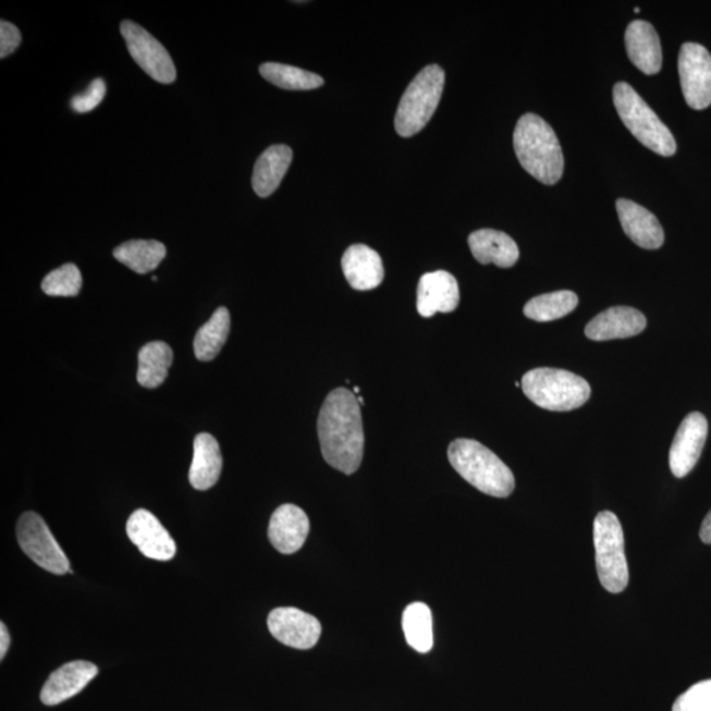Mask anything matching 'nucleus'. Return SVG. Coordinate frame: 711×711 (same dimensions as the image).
<instances>
[{"instance_id":"2","label":"nucleus","mask_w":711,"mask_h":711,"mask_svg":"<svg viewBox=\"0 0 711 711\" xmlns=\"http://www.w3.org/2000/svg\"><path fill=\"white\" fill-rule=\"evenodd\" d=\"M514 149L522 168L544 185H555L564 172V156L551 125L535 113L519 119Z\"/></svg>"},{"instance_id":"17","label":"nucleus","mask_w":711,"mask_h":711,"mask_svg":"<svg viewBox=\"0 0 711 711\" xmlns=\"http://www.w3.org/2000/svg\"><path fill=\"white\" fill-rule=\"evenodd\" d=\"M647 327V319L637 308L616 306L599 314L585 327V335L594 342L637 336Z\"/></svg>"},{"instance_id":"6","label":"nucleus","mask_w":711,"mask_h":711,"mask_svg":"<svg viewBox=\"0 0 711 711\" xmlns=\"http://www.w3.org/2000/svg\"><path fill=\"white\" fill-rule=\"evenodd\" d=\"M444 81V71L438 65L426 66L413 79L396 109V134L410 137L429 124L442 98Z\"/></svg>"},{"instance_id":"30","label":"nucleus","mask_w":711,"mask_h":711,"mask_svg":"<svg viewBox=\"0 0 711 711\" xmlns=\"http://www.w3.org/2000/svg\"><path fill=\"white\" fill-rule=\"evenodd\" d=\"M82 287V274L74 263H65L42 280V292L50 297H75Z\"/></svg>"},{"instance_id":"23","label":"nucleus","mask_w":711,"mask_h":711,"mask_svg":"<svg viewBox=\"0 0 711 711\" xmlns=\"http://www.w3.org/2000/svg\"><path fill=\"white\" fill-rule=\"evenodd\" d=\"M293 150L291 147L277 144L269 147L256 161L252 186L259 197L268 198L277 188L291 168Z\"/></svg>"},{"instance_id":"10","label":"nucleus","mask_w":711,"mask_h":711,"mask_svg":"<svg viewBox=\"0 0 711 711\" xmlns=\"http://www.w3.org/2000/svg\"><path fill=\"white\" fill-rule=\"evenodd\" d=\"M678 74L685 100L694 110L711 105V54L700 44L685 42L679 50Z\"/></svg>"},{"instance_id":"21","label":"nucleus","mask_w":711,"mask_h":711,"mask_svg":"<svg viewBox=\"0 0 711 711\" xmlns=\"http://www.w3.org/2000/svg\"><path fill=\"white\" fill-rule=\"evenodd\" d=\"M468 243L471 255L483 266L494 263L499 268H512L519 259L517 243L505 232L478 230L470 234Z\"/></svg>"},{"instance_id":"34","label":"nucleus","mask_w":711,"mask_h":711,"mask_svg":"<svg viewBox=\"0 0 711 711\" xmlns=\"http://www.w3.org/2000/svg\"><path fill=\"white\" fill-rule=\"evenodd\" d=\"M11 643L10 633L4 623H0V659H4L5 653H8Z\"/></svg>"},{"instance_id":"32","label":"nucleus","mask_w":711,"mask_h":711,"mask_svg":"<svg viewBox=\"0 0 711 711\" xmlns=\"http://www.w3.org/2000/svg\"><path fill=\"white\" fill-rule=\"evenodd\" d=\"M106 82L102 78L94 79L84 94H78V96L72 98V109L79 113L97 109L106 97Z\"/></svg>"},{"instance_id":"1","label":"nucleus","mask_w":711,"mask_h":711,"mask_svg":"<svg viewBox=\"0 0 711 711\" xmlns=\"http://www.w3.org/2000/svg\"><path fill=\"white\" fill-rule=\"evenodd\" d=\"M318 436L324 461L345 475L360 468L364 456L361 405L345 388L327 396L318 418Z\"/></svg>"},{"instance_id":"28","label":"nucleus","mask_w":711,"mask_h":711,"mask_svg":"<svg viewBox=\"0 0 711 711\" xmlns=\"http://www.w3.org/2000/svg\"><path fill=\"white\" fill-rule=\"evenodd\" d=\"M578 305V297L574 292L560 291L539 295L527 302L525 316L537 322H552L568 316Z\"/></svg>"},{"instance_id":"5","label":"nucleus","mask_w":711,"mask_h":711,"mask_svg":"<svg viewBox=\"0 0 711 711\" xmlns=\"http://www.w3.org/2000/svg\"><path fill=\"white\" fill-rule=\"evenodd\" d=\"M613 99L622 122L639 143L660 156L671 157L676 154L677 146L672 132L630 85L618 82L614 86Z\"/></svg>"},{"instance_id":"9","label":"nucleus","mask_w":711,"mask_h":711,"mask_svg":"<svg viewBox=\"0 0 711 711\" xmlns=\"http://www.w3.org/2000/svg\"><path fill=\"white\" fill-rule=\"evenodd\" d=\"M121 34L132 59L150 78L163 85L173 84L177 78V71L167 48L156 37L131 21L121 24Z\"/></svg>"},{"instance_id":"29","label":"nucleus","mask_w":711,"mask_h":711,"mask_svg":"<svg viewBox=\"0 0 711 711\" xmlns=\"http://www.w3.org/2000/svg\"><path fill=\"white\" fill-rule=\"evenodd\" d=\"M260 74L270 84L285 90L307 91L318 89L324 85V79L320 75L306 72L304 69L277 64V62H267L260 66Z\"/></svg>"},{"instance_id":"35","label":"nucleus","mask_w":711,"mask_h":711,"mask_svg":"<svg viewBox=\"0 0 711 711\" xmlns=\"http://www.w3.org/2000/svg\"><path fill=\"white\" fill-rule=\"evenodd\" d=\"M700 538L704 544L711 545V510L702 522Z\"/></svg>"},{"instance_id":"8","label":"nucleus","mask_w":711,"mask_h":711,"mask_svg":"<svg viewBox=\"0 0 711 711\" xmlns=\"http://www.w3.org/2000/svg\"><path fill=\"white\" fill-rule=\"evenodd\" d=\"M16 534L25 555L42 569L60 576L73 574L65 552L39 514L24 513L17 522Z\"/></svg>"},{"instance_id":"13","label":"nucleus","mask_w":711,"mask_h":711,"mask_svg":"<svg viewBox=\"0 0 711 711\" xmlns=\"http://www.w3.org/2000/svg\"><path fill=\"white\" fill-rule=\"evenodd\" d=\"M127 535L131 542L148 559L169 562L177 552L174 539L148 510L138 508L132 513L127 522Z\"/></svg>"},{"instance_id":"27","label":"nucleus","mask_w":711,"mask_h":711,"mask_svg":"<svg viewBox=\"0 0 711 711\" xmlns=\"http://www.w3.org/2000/svg\"><path fill=\"white\" fill-rule=\"evenodd\" d=\"M407 645L420 653L431 651L433 646L432 614L424 602H414L402 616Z\"/></svg>"},{"instance_id":"33","label":"nucleus","mask_w":711,"mask_h":711,"mask_svg":"<svg viewBox=\"0 0 711 711\" xmlns=\"http://www.w3.org/2000/svg\"><path fill=\"white\" fill-rule=\"evenodd\" d=\"M21 42L22 34L15 25L5 21L0 22V59L14 53Z\"/></svg>"},{"instance_id":"24","label":"nucleus","mask_w":711,"mask_h":711,"mask_svg":"<svg viewBox=\"0 0 711 711\" xmlns=\"http://www.w3.org/2000/svg\"><path fill=\"white\" fill-rule=\"evenodd\" d=\"M173 363V351L167 343L152 342L138 352L137 382L147 389H156L166 382Z\"/></svg>"},{"instance_id":"7","label":"nucleus","mask_w":711,"mask_h":711,"mask_svg":"<svg viewBox=\"0 0 711 711\" xmlns=\"http://www.w3.org/2000/svg\"><path fill=\"white\" fill-rule=\"evenodd\" d=\"M597 574L610 593H621L628 585L625 537L621 522L612 512H601L593 525Z\"/></svg>"},{"instance_id":"16","label":"nucleus","mask_w":711,"mask_h":711,"mask_svg":"<svg viewBox=\"0 0 711 711\" xmlns=\"http://www.w3.org/2000/svg\"><path fill=\"white\" fill-rule=\"evenodd\" d=\"M98 675V666L85 660L66 663L49 676L41 689V702L54 707L78 695Z\"/></svg>"},{"instance_id":"26","label":"nucleus","mask_w":711,"mask_h":711,"mask_svg":"<svg viewBox=\"0 0 711 711\" xmlns=\"http://www.w3.org/2000/svg\"><path fill=\"white\" fill-rule=\"evenodd\" d=\"M230 329V311L225 307H219L209 322L200 327L195 335L194 352L199 361H211L219 355L229 339Z\"/></svg>"},{"instance_id":"25","label":"nucleus","mask_w":711,"mask_h":711,"mask_svg":"<svg viewBox=\"0 0 711 711\" xmlns=\"http://www.w3.org/2000/svg\"><path fill=\"white\" fill-rule=\"evenodd\" d=\"M166 256V245L157 241H131L113 250L119 262L138 274L152 272Z\"/></svg>"},{"instance_id":"11","label":"nucleus","mask_w":711,"mask_h":711,"mask_svg":"<svg viewBox=\"0 0 711 711\" xmlns=\"http://www.w3.org/2000/svg\"><path fill=\"white\" fill-rule=\"evenodd\" d=\"M270 634L282 645L310 650L318 643L322 625L311 614L295 608H277L268 616Z\"/></svg>"},{"instance_id":"3","label":"nucleus","mask_w":711,"mask_h":711,"mask_svg":"<svg viewBox=\"0 0 711 711\" xmlns=\"http://www.w3.org/2000/svg\"><path fill=\"white\" fill-rule=\"evenodd\" d=\"M449 458L453 468L481 493L506 499L514 492L513 471L494 452L471 439L451 443Z\"/></svg>"},{"instance_id":"4","label":"nucleus","mask_w":711,"mask_h":711,"mask_svg":"<svg viewBox=\"0 0 711 711\" xmlns=\"http://www.w3.org/2000/svg\"><path fill=\"white\" fill-rule=\"evenodd\" d=\"M522 389L535 405L550 412H571L587 404L591 389L587 380L568 370L537 368L522 379Z\"/></svg>"},{"instance_id":"18","label":"nucleus","mask_w":711,"mask_h":711,"mask_svg":"<svg viewBox=\"0 0 711 711\" xmlns=\"http://www.w3.org/2000/svg\"><path fill=\"white\" fill-rule=\"evenodd\" d=\"M620 222L625 234L645 249H659L664 244L662 224L652 212L630 199L616 200Z\"/></svg>"},{"instance_id":"15","label":"nucleus","mask_w":711,"mask_h":711,"mask_svg":"<svg viewBox=\"0 0 711 711\" xmlns=\"http://www.w3.org/2000/svg\"><path fill=\"white\" fill-rule=\"evenodd\" d=\"M461 302L458 283L445 270L421 275L418 285L417 308L421 317L431 318L438 312L455 311Z\"/></svg>"},{"instance_id":"22","label":"nucleus","mask_w":711,"mask_h":711,"mask_svg":"<svg viewBox=\"0 0 711 711\" xmlns=\"http://www.w3.org/2000/svg\"><path fill=\"white\" fill-rule=\"evenodd\" d=\"M223 457L217 439L210 433H199L194 439V456L188 481L197 490H207L216 486L222 474Z\"/></svg>"},{"instance_id":"31","label":"nucleus","mask_w":711,"mask_h":711,"mask_svg":"<svg viewBox=\"0 0 711 711\" xmlns=\"http://www.w3.org/2000/svg\"><path fill=\"white\" fill-rule=\"evenodd\" d=\"M672 711H711V679L695 684L679 696Z\"/></svg>"},{"instance_id":"14","label":"nucleus","mask_w":711,"mask_h":711,"mask_svg":"<svg viewBox=\"0 0 711 711\" xmlns=\"http://www.w3.org/2000/svg\"><path fill=\"white\" fill-rule=\"evenodd\" d=\"M310 532V520L304 510L286 503L275 510L270 518L269 540L283 555H292L304 547Z\"/></svg>"},{"instance_id":"20","label":"nucleus","mask_w":711,"mask_h":711,"mask_svg":"<svg viewBox=\"0 0 711 711\" xmlns=\"http://www.w3.org/2000/svg\"><path fill=\"white\" fill-rule=\"evenodd\" d=\"M345 279L355 291H372L381 285L385 270L379 254L367 245H352L342 259Z\"/></svg>"},{"instance_id":"19","label":"nucleus","mask_w":711,"mask_h":711,"mask_svg":"<svg viewBox=\"0 0 711 711\" xmlns=\"http://www.w3.org/2000/svg\"><path fill=\"white\" fill-rule=\"evenodd\" d=\"M625 44L628 59L641 73L652 75L660 72L663 65L662 46L650 23L635 21L628 25Z\"/></svg>"},{"instance_id":"12","label":"nucleus","mask_w":711,"mask_h":711,"mask_svg":"<svg viewBox=\"0 0 711 711\" xmlns=\"http://www.w3.org/2000/svg\"><path fill=\"white\" fill-rule=\"evenodd\" d=\"M708 431V420L701 413H690L684 418L670 451V467L673 476L683 478L696 467L707 443Z\"/></svg>"}]
</instances>
